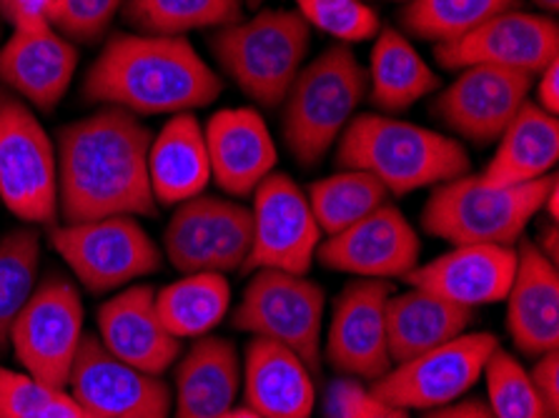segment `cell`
Listing matches in <instances>:
<instances>
[{"mask_svg":"<svg viewBox=\"0 0 559 418\" xmlns=\"http://www.w3.org/2000/svg\"><path fill=\"white\" fill-rule=\"evenodd\" d=\"M151 133L121 108H106L58 133V213L66 224L156 216L148 183Z\"/></svg>","mask_w":559,"mask_h":418,"instance_id":"1","label":"cell"},{"mask_svg":"<svg viewBox=\"0 0 559 418\" xmlns=\"http://www.w3.org/2000/svg\"><path fill=\"white\" fill-rule=\"evenodd\" d=\"M88 100L129 114H189L222 93V79L181 36H116L86 75Z\"/></svg>","mask_w":559,"mask_h":418,"instance_id":"2","label":"cell"},{"mask_svg":"<svg viewBox=\"0 0 559 418\" xmlns=\"http://www.w3.org/2000/svg\"><path fill=\"white\" fill-rule=\"evenodd\" d=\"M336 164L374 176L389 193L404 195L467 176L462 143L396 118L364 114L338 135Z\"/></svg>","mask_w":559,"mask_h":418,"instance_id":"3","label":"cell"},{"mask_svg":"<svg viewBox=\"0 0 559 418\" xmlns=\"http://www.w3.org/2000/svg\"><path fill=\"white\" fill-rule=\"evenodd\" d=\"M555 174L522 186H487L479 176L439 183L421 211L429 236L454 246H512L542 211Z\"/></svg>","mask_w":559,"mask_h":418,"instance_id":"4","label":"cell"},{"mask_svg":"<svg viewBox=\"0 0 559 418\" xmlns=\"http://www.w3.org/2000/svg\"><path fill=\"white\" fill-rule=\"evenodd\" d=\"M367 91V71L349 48L334 46L301 68L286 93L284 139L296 164L317 166L349 123Z\"/></svg>","mask_w":559,"mask_h":418,"instance_id":"5","label":"cell"},{"mask_svg":"<svg viewBox=\"0 0 559 418\" xmlns=\"http://www.w3.org/2000/svg\"><path fill=\"white\" fill-rule=\"evenodd\" d=\"M307 50L309 25L292 11H261L247 23L226 25L214 38L224 71L266 108L284 104Z\"/></svg>","mask_w":559,"mask_h":418,"instance_id":"6","label":"cell"},{"mask_svg":"<svg viewBox=\"0 0 559 418\" xmlns=\"http://www.w3.org/2000/svg\"><path fill=\"white\" fill-rule=\"evenodd\" d=\"M324 303V288L307 276L259 271L236 306L234 329L286 346L313 373L321 366Z\"/></svg>","mask_w":559,"mask_h":418,"instance_id":"7","label":"cell"},{"mask_svg":"<svg viewBox=\"0 0 559 418\" xmlns=\"http://www.w3.org/2000/svg\"><path fill=\"white\" fill-rule=\"evenodd\" d=\"M50 246L91 294L116 291L160 266L158 246L131 216L56 226Z\"/></svg>","mask_w":559,"mask_h":418,"instance_id":"8","label":"cell"},{"mask_svg":"<svg viewBox=\"0 0 559 418\" xmlns=\"http://www.w3.org/2000/svg\"><path fill=\"white\" fill-rule=\"evenodd\" d=\"M83 336L79 291L68 278L50 276L33 288L8 341L25 373L53 389H66Z\"/></svg>","mask_w":559,"mask_h":418,"instance_id":"9","label":"cell"},{"mask_svg":"<svg viewBox=\"0 0 559 418\" xmlns=\"http://www.w3.org/2000/svg\"><path fill=\"white\" fill-rule=\"evenodd\" d=\"M497 348L495 334H462L409 361L394 363L384 377L371 381V394L404 411H431L454 404L481 379Z\"/></svg>","mask_w":559,"mask_h":418,"instance_id":"10","label":"cell"},{"mask_svg":"<svg viewBox=\"0 0 559 418\" xmlns=\"http://www.w3.org/2000/svg\"><path fill=\"white\" fill-rule=\"evenodd\" d=\"M0 201L25 224L58 216V158L44 126L19 100L0 106Z\"/></svg>","mask_w":559,"mask_h":418,"instance_id":"11","label":"cell"},{"mask_svg":"<svg viewBox=\"0 0 559 418\" xmlns=\"http://www.w3.org/2000/svg\"><path fill=\"white\" fill-rule=\"evenodd\" d=\"M251 208V251L243 271L307 276L321 243L307 193L289 176L271 174L257 186Z\"/></svg>","mask_w":559,"mask_h":418,"instance_id":"12","label":"cell"},{"mask_svg":"<svg viewBox=\"0 0 559 418\" xmlns=\"http://www.w3.org/2000/svg\"><path fill=\"white\" fill-rule=\"evenodd\" d=\"M251 251V211L239 203L197 195L179 203L164 234V253L183 273L243 268Z\"/></svg>","mask_w":559,"mask_h":418,"instance_id":"13","label":"cell"},{"mask_svg":"<svg viewBox=\"0 0 559 418\" xmlns=\"http://www.w3.org/2000/svg\"><path fill=\"white\" fill-rule=\"evenodd\" d=\"M68 389L91 418H168L171 391L160 377H151L118 358L98 336H83Z\"/></svg>","mask_w":559,"mask_h":418,"instance_id":"14","label":"cell"},{"mask_svg":"<svg viewBox=\"0 0 559 418\" xmlns=\"http://www.w3.org/2000/svg\"><path fill=\"white\" fill-rule=\"evenodd\" d=\"M557 23L545 15L504 11L467 36L439 43L437 61L452 71L469 65H497L535 75L559 58Z\"/></svg>","mask_w":559,"mask_h":418,"instance_id":"15","label":"cell"},{"mask_svg":"<svg viewBox=\"0 0 559 418\" xmlns=\"http://www.w3.org/2000/svg\"><path fill=\"white\" fill-rule=\"evenodd\" d=\"M386 280L359 278L342 288L326 334V361L344 377L377 381L392 369L386 341Z\"/></svg>","mask_w":559,"mask_h":418,"instance_id":"16","label":"cell"},{"mask_svg":"<svg viewBox=\"0 0 559 418\" xmlns=\"http://www.w3.org/2000/svg\"><path fill=\"white\" fill-rule=\"evenodd\" d=\"M421 241L396 206H379L367 218L319 243L321 266L359 278H406L419 266Z\"/></svg>","mask_w":559,"mask_h":418,"instance_id":"17","label":"cell"},{"mask_svg":"<svg viewBox=\"0 0 559 418\" xmlns=\"http://www.w3.org/2000/svg\"><path fill=\"white\" fill-rule=\"evenodd\" d=\"M532 75L497 65L462 68L460 79L437 98L435 110L464 139L497 141L527 104Z\"/></svg>","mask_w":559,"mask_h":418,"instance_id":"18","label":"cell"},{"mask_svg":"<svg viewBox=\"0 0 559 418\" xmlns=\"http://www.w3.org/2000/svg\"><path fill=\"white\" fill-rule=\"evenodd\" d=\"M98 341L118 361L151 377H164L181 356V341L160 323L151 286H129L100 306Z\"/></svg>","mask_w":559,"mask_h":418,"instance_id":"19","label":"cell"},{"mask_svg":"<svg viewBox=\"0 0 559 418\" xmlns=\"http://www.w3.org/2000/svg\"><path fill=\"white\" fill-rule=\"evenodd\" d=\"M516 271V251L512 246H454L427 266H417L404 280L456 306L477 309L499 303L510 294Z\"/></svg>","mask_w":559,"mask_h":418,"instance_id":"20","label":"cell"},{"mask_svg":"<svg viewBox=\"0 0 559 418\" xmlns=\"http://www.w3.org/2000/svg\"><path fill=\"white\" fill-rule=\"evenodd\" d=\"M209 148L211 178L231 195H251L274 174L276 146L257 110L224 108L203 128Z\"/></svg>","mask_w":559,"mask_h":418,"instance_id":"21","label":"cell"},{"mask_svg":"<svg viewBox=\"0 0 559 418\" xmlns=\"http://www.w3.org/2000/svg\"><path fill=\"white\" fill-rule=\"evenodd\" d=\"M507 331L516 351L539 358L559 348V273L532 241L516 249L507 294Z\"/></svg>","mask_w":559,"mask_h":418,"instance_id":"22","label":"cell"},{"mask_svg":"<svg viewBox=\"0 0 559 418\" xmlns=\"http://www.w3.org/2000/svg\"><path fill=\"white\" fill-rule=\"evenodd\" d=\"M243 401L261 418H311L313 373L286 346L253 338L243 356Z\"/></svg>","mask_w":559,"mask_h":418,"instance_id":"23","label":"cell"},{"mask_svg":"<svg viewBox=\"0 0 559 418\" xmlns=\"http://www.w3.org/2000/svg\"><path fill=\"white\" fill-rule=\"evenodd\" d=\"M79 53L56 31L15 33L0 50V81L40 110L56 108L73 81Z\"/></svg>","mask_w":559,"mask_h":418,"instance_id":"24","label":"cell"},{"mask_svg":"<svg viewBox=\"0 0 559 418\" xmlns=\"http://www.w3.org/2000/svg\"><path fill=\"white\" fill-rule=\"evenodd\" d=\"M241 391V363L226 338L201 336L176 366V418H224Z\"/></svg>","mask_w":559,"mask_h":418,"instance_id":"25","label":"cell"},{"mask_svg":"<svg viewBox=\"0 0 559 418\" xmlns=\"http://www.w3.org/2000/svg\"><path fill=\"white\" fill-rule=\"evenodd\" d=\"M211 181L206 135L191 114H176L148 148V183L156 206H179L203 195Z\"/></svg>","mask_w":559,"mask_h":418,"instance_id":"26","label":"cell"},{"mask_svg":"<svg viewBox=\"0 0 559 418\" xmlns=\"http://www.w3.org/2000/svg\"><path fill=\"white\" fill-rule=\"evenodd\" d=\"M472 321L474 309L456 306L421 288L392 296L386 303V341L392 363L409 361L467 334Z\"/></svg>","mask_w":559,"mask_h":418,"instance_id":"27","label":"cell"},{"mask_svg":"<svg viewBox=\"0 0 559 418\" xmlns=\"http://www.w3.org/2000/svg\"><path fill=\"white\" fill-rule=\"evenodd\" d=\"M559 158V123L535 104H524L507 131L499 135V148L479 178L487 186H522L549 176Z\"/></svg>","mask_w":559,"mask_h":418,"instance_id":"28","label":"cell"},{"mask_svg":"<svg viewBox=\"0 0 559 418\" xmlns=\"http://www.w3.org/2000/svg\"><path fill=\"white\" fill-rule=\"evenodd\" d=\"M377 36L369 65L371 100L377 108L404 110L439 88L437 73L400 31L384 28Z\"/></svg>","mask_w":559,"mask_h":418,"instance_id":"29","label":"cell"},{"mask_svg":"<svg viewBox=\"0 0 559 418\" xmlns=\"http://www.w3.org/2000/svg\"><path fill=\"white\" fill-rule=\"evenodd\" d=\"M231 306V286L224 273H186L156 291V313L174 338L209 336Z\"/></svg>","mask_w":559,"mask_h":418,"instance_id":"30","label":"cell"},{"mask_svg":"<svg viewBox=\"0 0 559 418\" xmlns=\"http://www.w3.org/2000/svg\"><path fill=\"white\" fill-rule=\"evenodd\" d=\"M386 195L389 191L374 176L344 168L313 183L307 199L321 234L336 236L357 220L367 218L371 211L384 206Z\"/></svg>","mask_w":559,"mask_h":418,"instance_id":"31","label":"cell"},{"mask_svg":"<svg viewBox=\"0 0 559 418\" xmlns=\"http://www.w3.org/2000/svg\"><path fill=\"white\" fill-rule=\"evenodd\" d=\"M126 15L146 36H181L239 23L241 0H129Z\"/></svg>","mask_w":559,"mask_h":418,"instance_id":"32","label":"cell"},{"mask_svg":"<svg viewBox=\"0 0 559 418\" xmlns=\"http://www.w3.org/2000/svg\"><path fill=\"white\" fill-rule=\"evenodd\" d=\"M516 0H412L402 13L404 28L419 38L449 43L467 36L495 15L512 11Z\"/></svg>","mask_w":559,"mask_h":418,"instance_id":"33","label":"cell"},{"mask_svg":"<svg viewBox=\"0 0 559 418\" xmlns=\"http://www.w3.org/2000/svg\"><path fill=\"white\" fill-rule=\"evenodd\" d=\"M40 238L36 230L19 228L0 236V348L8 344L15 315L36 288Z\"/></svg>","mask_w":559,"mask_h":418,"instance_id":"34","label":"cell"},{"mask_svg":"<svg viewBox=\"0 0 559 418\" xmlns=\"http://www.w3.org/2000/svg\"><path fill=\"white\" fill-rule=\"evenodd\" d=\"M0 418H88L63 389L0 366Z\"/></svg>","mask_w":559,"mask_h":418,"instance_id":"35","label":"cell"},{"mask_svg":"<svg viewBox=\"0 0 559 418\" xmlns=\"http://www.w3.org/2000/svg\"><path fill=\"white\" fill-rule=\"evenodd\" d=\"M487 408L495 418H549L532 377L512 354L497 351L485 366Z\"/></svg>","mask_w":559,"mask_h":418,"instance_id":"36","label":"cell"},{"mask_svg":"<svg viewBox=\"0 0 559 418\" xmlns=\"http://www.w3.org/2000/svg\"><path fill=\"white\" fill-rule=\"evenodd\" d=\"M296 5L307 25L338 40H367L381 31L379 15L361 0H296Z\"/></svg>","mask_w":559,"mask_h":418,"instance_id":"37","label":"cell"},{"mask_svg":"<svg viewBox=\"0 0 559 418\" xmlns=\"http://www.w3.org/2000/svg\"><path fill=\"white\" fill-rule=\"evenodd\" d=\"M123 0H50V25L75 40H96Z\"/></svg>","mask_w":559,"mask_h":418,"instance_id":"38","label":"cell"},{"mask_svg":"<svg viewBox=\"0 0 559 418\" xmlns=\"http://www.w3.org/2000/svg\"><path fill=\"white\" fill-rule=\"evenodd\" d=\"M336 418H409L404 408L386 404L357 381H344V386L336 391Z\"/></svg>","mask_w":559,"mask_h":418,"instance_id":"39","label":"cell"},{"mask_svg":"<svg viewBox=\"0 0 559 418\" xmlns=\"http://www.w3.org/2000/svg\"><path fill=\"white\" fill-rule=\"evenodd\" d=\"M0 11L13 23L15 33H46L50 25V0H0Z\"/></svg>","mask_w":559,"mask_h":418,"instance_id":"40","label":"cell"},{"mask_svg":"<svg viewBox=\"0 0 559 418\" xmlns=\"http://www.w3.org/2000/svg\"><path fill=\"white\" fill-rule=\"evenodd\" d=\"M530 377L532 383H535L542 404H545L547 416L559 418V354L549 351L539 356Z\"/></svg>","mask_w":559,"mask_h":418,"instance_id":"41","label":"cell"},{"mask_svg":"<svg viewBox=\"0 0 559 418\" xmlns=\"http://www.w3.org/2000/svg\"><path fill=\"white\" fill-rule=\"evenodd\" d=\"M537 106L547 114L557 116L559 110V58L542 71L537 83Z\"/></svg>","mask_w":559,"mask_h":418,"instance_id":"42","label":"cell"},{"mask_svg":"<svg viewBox=\"0 0 559 418\" xmlns=\"http://www.w3.org/2000/svg\"><path fill=\"white\" fill-rule=\"evenodd\" d=\"M425 418H495L481 401H454L442 408H431Z\"/></svg>","mask_w":559,"mask_h":418,"instance_id":"43","label":"cell"},{"mask_svg":"<svg viewBox=\"0 0 559 418\" xmlns=\"http://www.w3.org/2000/svg\"><path fill=\"white\" fill-rule=\"evenodd\" d=\"M532 243L537 246L539 253L545 255V259H547L549 263H555V266H557V255H559V234H557V224L542 228L539 236H537V241H532Z\"/></svg>","mask_w":559,"mask_h":418,"instance_id":"44","label":"cell"},{"mask_svg":"<svg viewBox=\"0 0 559 418\" xmlns=\"http://www.w3.org/2000/svg\"><path fill=\"white\" fill-rule=\"evenodd\" d=\"M542 208L547 211V216L552 218V224H557V218H559V186H557V176H555V181L549 183V191L545 195V203H542Z\"/></svg>","mask_w":559,"mask_h":418,"instance_id":"45","label":"cell"},{"mask_svg":"<svg viewBox=\"0 0 559 418\" xmlns=\"http://www.w3.org/2000/svg\"><path fill=\"white\" fill-rule=\"evenodd\" d=\"M224 418H261L257 411H251L249 406H239V408H231V411H228Z\"/></svg>","mask_w":559,"mask_h":418,"instance_id":"46","label":"cell"},{"mask_svg":"<svg viewBox=\"0 0 559 418\" xmlns=\"http://www.w3.org/2000/svg\"><path fill=\"white\" fill-rule=\"evenodd\" d=\"M539 8H545V11H557L559 8V0H535Z\"/></svg>","mask_w":559,"mask_h":418,"instance_id":"47","label":"cell"},{"mask_svg":"<svg viewBox=\"0 0 559 418\" xmlns=\"http://www.w3.org/2000/svg\"><path fill=\"white\" fill-rule=\"evenodd\" d=\"M8 96H5V93L3 91H0V106H3V100H5Z\"/></svg>","mask_w":559,"mask_h":418,"instance_id":"48","label":"cell"},{"mask_svg":"<svg viewBox=\"0 0 559 418\" xmlns=\"http://www.w3.org/2000/svg\"><path fill=\"white\" fill-rule=\"evenodd\" d=\"M249 3H251V5H259V3H261V0H249Z\"/></svg>","mask_w":559,"mask_h":418,"instance_id":"49","label":"cell"},{"mask_svg":"<svg viewBox=\"0 0 559 418\" xmlns=\"http://www.w3.org/2000/svg\"><path fill=\"white\" fill-rule=\"evenodd\" d=\"M88 418H91V416H88Z\"/></svg>","mask_w":559,"mask_h":418,"instance_id":"50","label":"cell"}]
</instances>
